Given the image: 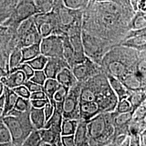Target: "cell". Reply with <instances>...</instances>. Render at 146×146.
<instances>
[{"mask_svg":"<svg viewBox=\"0 0 146 146\" xmlns=\"http://www.w3.org/2000/svg\"><path fill=\"white\" fill-rule=\"evenodd\" d=\"M135 12L129 0L89 1L83 11L82 29L117 46L129 31V23Z\"/></svg>","mask_w":146,"mask_h":146,"instance_id":"6da1fadb","label":"cell"},{"mask_svg":"<svg viewBox=\"0 0 146 146\" xmlns=\"http://www.w3.org/2000/svg\"><path fill=\"white\" fill-rule=\"evenodd\" d=\"M145 52H139L119 44L104 54L100 66L104 73L119 79L127 73L137 70V62Z\"/></svg>","mask_w":146,"mask_h":146,"instance_id":"7a4b0ae2","label":"cell"},{"mask_svg":"<svg viewBox=\"0 0 146 146\" xmlns=\"http://www.w3.org/2000/svg\"><path fill=\"white\" fill-rule=\"evenodd\" d=\"M114 111L101 113L87 121L89 146H111L116 133Z\"/></svg>","mask_w":146,"mask_h":146,"instance_id":"3957f363","label":"cell"},{"mask_svg":"<svg viewBox=\"0 0 146 146\" xmlns=\"http://www.w3.org/2000/svg\"><path fill=\"white\" fill-rule=\"evenodd\" d=\"M84 82L93 90L95 102L99 105L101 113L112 112L115 110L119 99L111 88L104 72Z\"/></svg>","mask_w":146,"mask_h":146,"instance_id":"277c9868","label":"cell"},{"mask_svg":"<svg viewBox=\"0 0 146 146\" xmlns=\"http://www.w3.org/2000/svg\"><path fill=\"white\" fill-rule=\"evenodd\" d=\"M29 111H20L16 116L6 115L2 117L11 133L13 146H22L28 135L35 129L30 120Z\"/></svg>","mask_w":146,"mask_h":146,"instance_id":"5b68a950","label":"cell"},{"mask_svg":"<svg viewBox=\"0 0 146 146\" xmlns=\"http://www.w3.org/2000/svg\"><path fill=\"white\" fill-rule=\"evenodd\" d=\"M52 11L58 21V31L56 35L67 34L72 29L82 27L84 10H75L67 7L62 0H55Z\"/></svg>","mask_w":146,"mask_h":146,"instance_id":"8992f818","label":"cell"},{"mask_svg":"<svg viewBox=\"0 0 146 146\" xmlns=\"http://www.w3.org/2000/svg\"><path fill=\"white\" fill-rule=\"evenodd\" d=\"M81 36L85 55L99 65L104 54L115 46L111 42L90 34L82 29Z\"/></svg>","mask_w":146,"mask_h":146,"instance_id":"52a82bcc","label":"cell"},{"mask_svg":"<svg viewBox=\"0 0 146 146\" xmlns=\"http://www.w3.org/2000/svg\"><path fill=\"white\" fill-rule=\"evenodd\" d=\"M37 13L38 11L34 0H19L9 17L2 25L16 31L22 21Z\"/></svg>","mask_w":146,"mask_h":146,"instance_id":"ba28073f","label":"cell"},{"mask_svg":"<svg viewBox=\"0 0 146 146\" xmlns=\"http://www.w3.org/2000/svg\"><path fill=\"white\" fill-rule=\"evenodd\" d=\"M16 34L19 40L17 47L21 48L40 43L42 39L33 17L21 22L16 29Z\"/></svg>","mask_w":146,"mask_h":146,"instance_id":"9c48e42d","label":"cell"},{"mask_svg":"<svg viewBox=\"0 0 146 146\" xmlns=\"http://www.w3.org/2000/svg\"><path fill=\"white\" fill-rule=\"evenodd\" d=\"M81 84L78 82L70 87L62 104L63 119L80 120L79 102Z\"/></svg>","mask_w":146,"mask_h":146,"instance_id":"30bf717a","label":"cell"},{"mask_svg":"<svg viewBox=\"0 0 146 146\" xmlns=\"http://www.w3.org/2000/svg\"><path fill=\"white\" fill-rule=\"evenodd\" d=\"M33 18L42 38L52 34H56L58 21L56 15L52 10L47 13H37L33 16Z\"/></svg>","mask_w":146,"mask_h":146,"instance_id":"8fae6325","label":"cell"},{"mask_svg":"<svg viewBox=\"0 0 146 146\" xmlns=\"http://www.w3.org/2000/svg\"><path fill=\"white\" fill-rule=\"evenodd\" d=\"M41 54L48 58H63L62 36L52 34L40 42Z\"/></svg>","mask_w":146,"mask_h":146,"instance_id":"7c38bea8","label":"cell"},{"mask_svg":"<svg viewBox=\"0 0 146 146\" xmlns=\"http://www.w3.org/2000/svg\"><path fill=\"white\" fill-rule=\"evenodd\" d=\"M73 73L80 82H83L95 75L104 72L101 66L88 57L84 62L75 65L72 68Z\"/></svg>","mask_w":146,"mask_h":146,"instance_id":"4fadbf2b","label":"cell"},{"mask_svg":"<svg viewBox=\"0 0 146 146\" xmlns=\"http://www.w3.org/2000/svg\"><path fill=\"white\" fill-rule=\"evenodd\" d=\"M81 33L82 28L80 27L73 29L67 33L69 40L74 50L75 65L84 62L87 58L84 52Z\"/></svg>","mask_w":146,"mask_h":146,"instance_id":"5bb4252c","label":"cell"},{"mask_svg":"<svg viewBox=\"0 0 146 146\" xmlns=\"http://www.w3.org/2000/svg\"><path fill=\"white\" fill-rule=\"evenodd\" d=\"M119 80L131 92L146 90V76L137 70L127 73Z\"/></svg>","mask_w":146,"mask_h":146,"instance_id":"9a60e30c","label":"cell"},{"mask_svg":"<svg viewBox=\"0 0 146 146\" xmlns=\"http://www.w3.org/2000/svg\"><path fill=\"white\" fill-rule=\"evenodd\" d=\"M64 67H70L64 58H48L47 63L43 70L47 78H56L58 73Z\"/></svg>","mask_w":146,"mask_h":146,"instance_id":"2e32d148","label":"cell"},{"mask_svg":"<svg viewBox=\"0 0 146 146\" xmlns=\"http://www.w3.org/2000/svg\"><path fill=\"white\" fill-rule=\"evenodd\" d=\"M54 110L52 116L47 121L44 128H50L53 131L61 134V125L62 122L63 103H58L54 101Z\"/></svg>","mask_w":146,"mask_h":146,"instance_id":"e0dca14e","label":"cell"},{"mask_svg":"<svg viewBox=\"0 0 146 146\" xmlns=\"http://www.w3.org/2000/svg\"><path fill=\"white\" fill-rule=\"evenodd\" d=\"M100 113L99 106L95 101L79 102L80 120L88 121Z\"/></svg>","mask_w":146,"mask_h":146,"instance_id":"ac0fdd59","label":"cell"},{"mask_svg":"<svg viewBox=\"0 0 146 146\" xmlns=\"http://www.w3.org/2000/svg\"><path fill=\"white\" fill-rule=\"evenodd\" d=\"M27 80L26 76L21 70H17L9 73L1 79V82L9 88L13 89L23 85Z\"/></svg>","mask_w":146,"mask_h":146,"instance_id":"d6986e66","label":"cell"},{"mask_svg":"<svg viewBox=\"0 0 146 146\" xmlns=\"http://www.w3.org/2000/svg\"><path fill=\"white\" fill-rule=\"evenodd\" d=\"M87 123V121L78 120L77 127L74 134L75 146H89Z\"/></svg>","mask_w":146,"mask_h":146,"instance_id":"ffe728a7","label":"cell"},{"mask_svg":"<svg viewBox=\"0 0 146 146\" xmlns=\"http://www.w3.org/2000/svg\"><path fill=\"white\" fill-rule=\"evenodd\" d=\"M38 131L41 140L46 143L48 146H62L61 134L55 132L50 128H42Z\"/></svg>","mask_w":146,"mask_h":146,"instance_id":"44dd1931","label":"cell"},{"mask_svg":"<svg viewBox=\"0 0 146 146\" xmlns=\"http://www.w3.org/2000/svg\"><path fill=\"white\" fill-rule=\"evenodd\" d=\"M105 74L108 78L111 88L117 95L119 101L127 98L131 93V91L126 88L118 78H116L108 74Z\"/></svg>","mask_w":146,"mask_h":146,"instance_id":"7402d4cb","label":"cell"},{"mask_svg":"<svg viewBox=\"0 0 146 146\" xmlns=\"http://www.w3.org/2000/svg\"><path fill=\"white\" fill-rule=\"evenodd\" d=\"M43 108H38L31 106L29 111V117L31 123L37 130L44 128L46 125V121Z\"/></svg>","mask_w":146,"mask_h":146,"instance_id":"603a6c76","label":"cell"},{"mask_svg":"<svg viewBox=\"0 0 146 146\" xmlns=\"http://www.w3.org/2000/svg\"><path fill=\"white\" fill-rule=\"evenodd\" d=\"M120 45L139 52L146 50V34L131 37L121 42Z\"/></svg>","mask_w":146,"mask_h":146,"instance_id":"cb8c5ba5","label":"cell"},{"mask_svg":"<svg viewBox=\"0 0 146 146\" xmlns=\"http://www.w3.org/2000/svg\"><path fill=\"white\" fill-rule=\"evenodd\" d=\"M56 79L60 84L70 88L78 83L72 68L64 67L58 73Z\"/></svg>","mask_w":146,"mask_h":146,"instance_id":"d4e9b609","label":"cell"},{"mask_svg":"<svg viewBox=\"0 0 146 146\" xmlns=\"http://www.w3.org/2000/svg\"><path fill=\"white\" fill-rule=\"evenodd\" d=\"M63 56L69 67L73 68L75 65L74 50L69 40L68 35H63Z\"/></svg>","mask_w":146,"mask_h":146,"instance_id":"484cf974","label":"cell"},{"mask_svg":"<svg viewBox=\"0 0 146 146\" xmlns=\"http://www.w3.org/2000/svg\"><path fill=\"white\" fill-rule=\"evenodd\" d=\"M4 93L5 94V102L3 107L2 117L7 114V113L12 110L15 104L16 101L18 98V95L13 90L4 86Z\"/></svg>","mask_w":146,"mask_h":146,"instance_id":"4316f807","label":"cell"},{"mask_svg":"<svg viewBox=\"0 0 146 146\" xmlns=\"http://www.w3.org/2000/svg\"><path fill=\"white\" fill-rule=\"evenodd\" d=\"M40 44V43H36L21 48L22 56L21 63L29 61L41 54Z\"/></svg>","mask_w":146,"mask_h":146,"instance_id":"83f0119b","label":"cell"},{"mask_svg":"<svg viewBox=\"0 0 146 146\" xmlns=\"http://www.w3.org/2000/svg\"><path fill=\"white\" fill-rule=\"evenodd\" d=\"M146 28V13L136 11L129 23V29H140Z\"/></svg>","mask_w":146,"mask_h":146,"instance_id":"f1b7e54d","label":"cell"},{"mask_svg":"<svg viewBox=\"0 0 146 146\" xmlns=\"http://www.w3.org/2000/svg\"><path fill=\"white\" fill-rule=\"evenodd\" d=\"M60 86L61 84L56 78H47L46 80L43 85V92L50 102L53 101V96Z\"/></svg>","mask_w":146,"mask_h":146,"instance_id":"f546056e","label":"cell"},{"mask_svg":"<svg viewBox=\"0 0 146 146\" xmlns=\"http://www.w3.org/2000/svg\"><path fill=\"white\" fill-rule=\"evenodd\" d=\"M146 90L131 92L127 100L131 103L133 110H135L146 101Z\"/></svg>","mask_w":146,"mask_h":146,"instance_id":"4dcf8cb0","label":"cell"},{"mask_svg":"<svg viewBox=\"0 0 146 146\" xmlns=\"http://www.w3.org/2000/svg\"><path fill=\"white\" fill-rule=\"evenodd\" d=\"M22 58V56L21 48L16 47L11 52L9 56V73L21 64Z\"/></svg>","mask_w":146,"mask_h":146,"instance_id":"1f68e13d","label":"cell"},{"mask_svg":"<svg viewBox=\"0 0 146 146\" xmlns=\"http://www.w3.org/2000/svg\"><path fill=\"white\" fill-rule=\"evenodd\" d=\"M78 120L63 119L61 125V136L74 134Z\"/></svg>","mask_w":146,"mask_h":146,"instance_id":"d6a6232c","label":"cell"},{"mask_svg":"<svg viewBox=\"0 0 146 146\" xmlns=\"http://www.w3.org/2000/svg\"><path fill=\"white\" fill-rule=\"evenodd\" d=\"M13 146L11 133L2 118L0 119V146Z\"/></svg>","mask_w":146,"mask_h":146,"instance_id":"836d02e7","label":"cell"},{"mask_svg":"<svg viewBox=\"0 0 146 146\" xmlns=\"http://www.w3.org/2000/svg\"><path fill=\"white\" fill-rule=\"evenodd\" d=\"M48 60V57L41 54L36 58L25 62L28 63L34 70H43L47 63Z\"/></svg>","mask_w":146,"mask_h":146,"instance_id":"e575fe53","label":"cell"},{"mask_svg":"<svg viewBox=\"0 0 146 146\" xmlns=\"http://www.w3.org/2000/svg\"><path fill=\"white\" fill-rule=\"evenodd\" d=\"M41 142V138L39 131L37 129H34L27 137L22 146H38Z\"/></svg>","mask_w":146,"mask_h":146,"instance_id":"d590c367","label":"cell"},{"mask_svg":"<svg viewBox=\"0 0 146 146\" xmlns=\"http://www.w3.org/2000/svg\"><path fill=\"white\" fill-rule=\"evenodd\" d=\"M67 7L75 10H84L88 5L89 0H62Z\"/></svg>","mask_w":146,"mask_h":146,"instance_id":"8d00e7d4","label":"cell"},{"mask_svg":"<svg viewBox=\"0 0 146 146\" xmlns=\"http://www.w3.org/2000/svg\"><path fill=\"white\" fill-rule=\"evenodd\" d=\"M31 107V105L29 99H26L19 96L13 108L22 112H25L29 111Z\"/></svg>","mask_w":146,"mask_h":146,"instance_id":"74e56055","label":"cell"},{"mask_svg":"<svg viewBox=\"0 0 146 146\" xmlns=\"http://www.w3.org/2000/svg\"><path fill=\"white\" fill-rule=\"evenodd\" d=\"M146 101H145L134 110L131 121H139L146 120Z\"/></svg>","mask_w":146,"mask_h":146,"instance_id":"f35d334b","label":"cell"},{"mask_svg":"<svg viewBox=\"0 0 146 146\" xmlns=\"http://www.w3.org/2000/svg\"><path fill=\"white\" fill-rule=\"evenodd\" d=\"M133 110L131 103L127 98L121 99L118 101L114 111L117 113H123L131 111Z\"/></svg>","mask_w":146,"mask_h":146,"instance_id":"ab89813d","label":"cell"},{"mask_svg":"<svg viewBox=\"0 0 146 146\" xmlns=\"http://www.w3.org/2000/svg\"><path fill=\"white\" fill-rule=\"evenodd\" d=\"M69 89V88L61 84L60 88L53 96V100L56 102L63 103L68 94Z\"/></svg>","mask_w":146,"mask_h":146,"instance_id":"60d3db41","label":"cell"},{"mask_svg":"<svg viewBox=\"0 0 146 146\" xmlns=\"http://www.w3.org/2000/svg\"><path fill=\"white\" fill-rule=\"evenodd\" d=\"M40 11H47L52 8L54 0H34Z\"/></svg>","mask_w":146,"mask_h":146,"instance_id":"b9f144b4","label":"cell"},{"mask_svg":"<svg viewBox=\"0 0 146 146\" xmlns=\"http://www.w3.org/2000/svg\"><path fill=\"white\" fill-rule=\"evenodd\" d=\"M47 78L43 70H34L33 76L29 80L34 82L43 86Z\"/></svg>","mask_w":146,"mask_h":146,"instance_id":"7bdbcfd3","label":"cell"},{"mask_svg":"<svg viewBox=\"0 0 146 146\" xmlns=\"http://www.w3.org/2000/svg\"><path fill=\"white\" fill-rule=\"evenodd\" d=\"M17 70H21L23 73H25V74L26 76L27 80H29L30 78H31V76H33L34 72V70L31 68L28 63L26 62L21 63L20 65H19L16 68L12 70L11 72H9V73Z\"/></svg>","mask_w":146,"mask_h":146,"instance_id":"ee69618b","label":"cell"},{"mask_svg":"<svg viewBox=\"0 0 146 146\" xmlns=\"http://www.w3.org/2000/svg\"><path fill=\"white\" fill-rule=\"evenodd\" d=\"M12 89L18 95V96L26 99H29L31 93L24 84L16 87Z\"/></svg>","mask_w":146,"mask_h":146,"instance_id":"f6af8a7d","label":"cell"},{"mask_svg":"<svg viewBox=\"0 0 146 146\" xmlns=\"http://www.w3.org/2000/svg\"><path fill=\"white\" fill-rule=\"evenodd\" d=\"M134 11H141L146 13V0H134L131 2Z\"/></svg>","mask_w":146,"mask_h":146,"instance_id":"bcb514c9","label":"cell"},{"mask_svg":"<svg viewBox=\"0 0 146 146\" xmlns=\"http://www.w3.org/2000/svg\"><path fill=\"white\" fill-rule=\"evenodd\" d=\"M24 85L26 86L27 88L28 89V90L31 93L35 92L37 91H41V90L43 91V86L36 84L35 82H34L30 80H27Z\"/></svg>","mask_w":146,"mask_h":146,"instance_id":"7dc6e473","label":"cell"},{"mask_svg":"<svg viewBox=\"0 0 146 146\" xmlns=\"http://www.w3.org/2000/svg\"><path fill=\"white\" fill-rule=\"evenodd\" d=\"M43 108H44V113L45 117H46V121L47 122V121L49 120L50 117L52 116V113L54 112V100L52 102H50V101H49Z\"/></svg>","mask_w":146,"mask_h":146,"instance_id":"c3c4849f","label":"cell"},{"mask_svg":"<svg viewBox=\"0 0 146 146\" xmlns=\"http://www.w3.org/2000/svg\"><path fill=\"white\" fill-rule=\"evenodd\" d=\"M61 142L63 146H74V135L61 136Z\"/></svg>","mask_w":146,"mask_h":146,"instance_id":"681fc988","label":"cell"},{"mask_svg":"<svg viewBox=\"0 0 146 146\" xmlns=\"http://www.w3.org/2000/svg\"><path fill=\"white\" fill-rule=\"evenodd\" d=\"M49 100L48 99H47L41 100H30L31 106L35 108H43L46 104H47Z\"/></svg>","mask_w":146,"mask_h":146,"instance_id":"f907efd6","label":"cell"},{"mask_svg":"<svg viewBox=\"0 0 146 146\" xmlns=\"http://www.w3.org/2000/svg\"><path fill=\"white\" fill-rule=\"evenodd\" d=\"M47 99H48L47 96L43 90L32 92L31 93V96L29 98L30 100Z\"/></svg>","mask_w":146,"mask_h":146,"instance_id":"816d5d0a","label":"cell"},{"mask_svg":"<svg viewBox=\"0 0 146 146\" xmlns=\"http://www.w3.org/2000/svg\"><path fill=\"white\" fill-rule=\"evenodd\" d=\"M130 146H141L140 134H135L130 135Z\"/></svg>","mask_w":146,"mask_h":146,"instance_id":"f5cc1de1","label":"cell"},{"mask_svg":"<svg viewBox=\"0 0 146 146\" xmlns=\"http://www.w3.org/2000/svg\"><path fill=\"white\" fill-rule=\"evenodd\" d=\"M140 145L142 146H146V131H143L140 134Z\"/></svg>","mask_w":146,"mask_h":146,"instance_id":"db71d44e","label":"cell"},{"mask_svg":"<svg viewBox=\"0 0 146 146\" xmlns=\"http://www.w3.org/2000/svg\"><path fill=\"white\" fill-rule=\"evenodd\" d=\"M5 102V94L3 92V94L0 96V107L2 108L3 109L4 107Z\"/></svg>","mask_w":146,"mask_h":146,"instance_id":"11a10c76","label":"cell"},{"mask_svg":"<svg viewBox=\"0 0 146 146\" xmlns=\"http://www.w3.org/2000/svg\"><path fill=\"white\" fill-rule=\"evenodd\" d=\"M8 74V73H7L2 67L0 66V82H1V79L3 77L6 76Z\"/></svg>","mask_w":146,"mask_h":146,"instance_id":"9f6ffc18","label":"cell"},{"mask_svg":"<svg viewBox=\"0 0 146 146\" xmlns=\"http://www.w3.org/2000/svg\"><path fill=\"white\" fill-rule=\"evenodd\" d=\"M92 2H117L119 0H89Z\"/></svg>","mask_w":146,"mask_h":146,"instance_id":"6f0895ef","label":"cell"},{"mask_svg":"<svg viewBox=\"0 0 146 146\" xmlns=\"http://www.w3.org/2000/svg\"><path fill=\"white\" fill-rule=\"evenodd\" d=\"M4 91V85L1 82H0V96L3 94Z\"/></svg>","mask_w":146,"mask_h":146,"instance_id":"680465c9","label":"cell"},{"mask_svg":"<svg viewBox=\"0 0 146 146\" xmlns=\"http://www.w3.org/2000/svg\"><path fill=\"white\" fill-rule=\"evenodd\" d=\"M3 109L2 108L0 107V119L2 118V115H3Z\"/></svg>","mask_w":146,"mask_h":146,"instance_id":"91938a15","label":"cell"},{"mask_svg":"<svg viewBox=\"0 0 146 146\" xmlns=\"http://www.w3.org/2000/svg\"><path fill=\"white\" fill-rule=\"evenodd\" d=\"M130 1V2H131V1H134V0H129Z\"/></svg>","mask_w":146,"mask_h":146,"instance_id":"94428289","label":"cell"}]
</instances>
